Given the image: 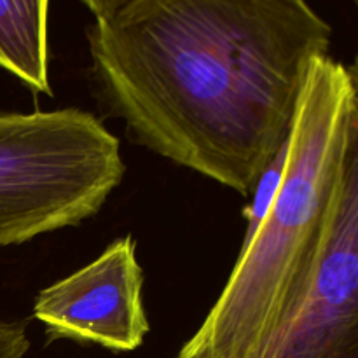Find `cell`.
I'll return each mask as SVG.
<instances>
[{"label": "cell", "mask_w": 358, "mask_h": 358, "mask_svg": "<svg viewBox=\"0 0 358 358\" xmlns=\"http://www.w3.org/2000/svg\"><path fill=\"white\" fill-rule=\"evenodd\" d=\"M261 358H358V87L317 268L297 313Z\"/></svg>", "instance_id": "277c9868"}, {"label": "cell", "mask_w": 358, "mask_h": 358, "mask_svg": "<svg viewBox=\"0 0 358 358\" xmlns=\"http://www.w3.org/2000/svg\"><path fill=\"white\" fill-rule=\"evenodd\" d=\"M28 348L27 322H0V358H24Z\"/></svg>", "instance_id": "ba28073f"}, {"label": "cell", "mask_w": 358, "mask_h": 358, "mask_svg": "<svg viewBox=\"0 0 358 358\" xmlns=\"http://www.w3.org/2000/svg\"><path fill=\"white\" fill-rule=\"evenodd\" d=\"M80 2L94 14V20H105L117 14L135 0H80Z\"/></svg>", "instance_id": "9c48e42d"}, {"label": "cell", "mask_w": 358, "mask_h": 358, "mask_svg": "<svg viewBox=\"0 0 358 358\" xmlns=\"http://www.w3.org/2000/svg\"><path fill=\"white\" fill-rule=\"evenodd\" d=\"M331 41L308 0H135L87 28L101 98L133 142L241 196L289 140Z\"/></svg>", "instance_id": "6da1fadb"}, {"label": "cell", "mask_w": 358, "mask_h": 358, "mask_svg": "<svg viewBox=\"0 0 358 358\" xmlns=\"http://www.w3.org/2000/svg\"><path fill=\"white\" fill-rule=\"evenodd\" d=\"M124 170L119 140L90 112L0 114V247L83 224Z\"/></svg>", "instance_id": "3957f363"}, {"label": "cell", "mask_w": 358, "mask_h": 358, "mask_svg": "<svg viewBox=\"0 0 358 358\" xmlns=\"http://www.w3.org/2000/svg\"><path fill=\"white\" fill-rule=\"evenodd\" d=\"M353 2H355V6L358 7V0H353Z\"/></svg>", "instance_id": "8fae6325"}, {"label": "cell", "mask_w": 358, "mask_h": 358, "mask_svg": "<svg viewBox=\"0 0 358 358\" xmlns=\"http://www.w3.org/2000/svg\"><path fill=\"white\" fill-rule=\"evenodd\" d=\"M355 100L348 66L311 63L278 194L177 358H261L297 313L334 213Z\"/></svg>", "instance_id": "7a4b0ae2"}, {"label": "cell", "mask_w": 358, "mask_h": 358, "mask_svg": "<svg viewBox=\"0 0 358 358\" xmlns=\"http://www.w3.org/2000/svg\"><path fill=\"white\" fill-rule=\"evenodd\" d=\"M350 73H352V77H353V83H355V86L358 87V52H357L355 63H353V65L350 66Z\"/></svg>", "instance_id": "30bf717a"}, {"label": "cell", "mask_w": 358, "mask_h": 358, "mask_svg": "<svg viewBox=\"0 0 358 358\" xmlns=\"http://www.w3.org/2000/svg\"><path fill=\"white\" fill-rule=\"evenodd\" d=\"M49 0H0V66L35 93L51 94Z\"/></svg>", "instance_id": "8992f818"}, {"label": "cell", "mask_w": 358, "mask_h": 358, "mask_svg": "<svg viewBox=\"0 0 358 358\" xmlns=\"http://www.w3.org/2000/svg\"><path fill=\"white\" fill-rule=\"evenodd\" d=\"M287 150H289V140L283 143L282 149L275 156V159L268 164L264 173L257 180L254 191L250 192V203H248L243 213L245 219H247V231H245V240L241 243V247L247 245L254 238L255 231L259 229L261 222L264 220L266 213L271 208L276 194H278L280 185H282L283 180V173H285Z\"/></svg>", "instance_id": "52a82bcc"}, {"label": "cell", "mask_w": 358, "mask_h": 358, "mask_svg": "<svg viewBox=\"0 0 358 358\" xmlns=\"http://www.w3.org/2000/svg\"><path fill=\"white\" fill-rule=\"evenodd\" d=\"M142 287L136 243L133 236H124L105 248L96 261L41 290L34 317L45 325L49 339L133 352L150 329Z\"/></svg>", "instance_id": "5b68a950"}]
</instances>
